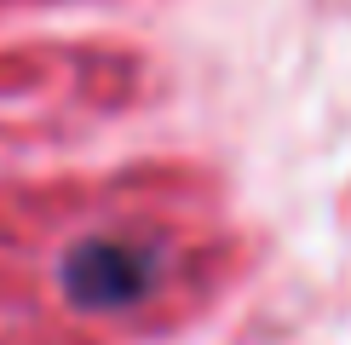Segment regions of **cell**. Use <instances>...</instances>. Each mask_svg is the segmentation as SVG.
Wrapping results in <instances>:
<instances>
[{
  "label": "cell",
  "mask_w": 351,
  "mask_h": 345,
  "mask_svg": "<svg viewBox=\"0 0 351 345\" xmlns=\"http://www.w3.org/2000/svg\"><path fill=\"white\" fill-rule=\"evenodd\" d=\"M162 282V248L127 236H86L64 253L58 265V288L69 305L81 311H121L138 305L150 288Z\"/></svg>",
  "instance_id": "obj_1"
}]
</instances>
